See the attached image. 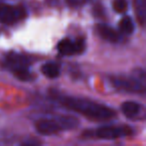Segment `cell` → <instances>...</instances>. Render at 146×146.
I'll return each mask as SVG.
<instances>
[{
  "label": "cell",
  "instance_id": "obj_1",
  "mask_svg": "<svg viewBox=\"0 0 146 146\" xmlns=\"http://www.w3.org/2000/svg\"><path fill=\"white\" fill-rule=\"evenodd\" d=\"M57 99L67 109L82 114L89 119L104 121L115 116V111L113 109L91 100L70 96H58Z\"/></svg>",
  "mask_w": 146,
  "mask_h": 146
},
{
  "label": "cell",
  "instance_id": "obj_2",
  "mask_svg": "<svg viewBox=\"0 0 146 146\" xmlns=\"http://www.w3.org/2000/svg\"><path fill=\"white\" fill-rule=\"evenodd\" d=\"M78 120L73 116H60L54 119H43L36 123V130L41 135H53L61 130L73 129Z\"/></svg>",
  "mask_w": 146,
  "mask_h": 146
},
{
  "label": "cell",
  "instance_id": "obj_3",
  "mask_svg": "<svg viewBox=\"0 0 146 146\" xmlns=\"http://www.w3.org/2000/svg\"><path fill=\"white\" fill-rule=\"evenodd\" d=\"M7 65L13 71L14 75L18 79L27 81L31 78L29 72L30 60L26 56L16 52H11L6 57Z\"/></svg>",
  "mask_w": 146,
  "mask_h": 146
},
{
  "label": "cell",
  "instance_id": "obj_4",
  "mask_svg": "<svg viewBox=\"0 0 146 146\" xmlns=\"http://www.w3.org/2000/svg\"><path fill=\"white\" fill-rule=\"evenodd\" d=\"M26 16V11L22 6L0 4V22L3 24H15Z\"/></svg>",
  "mask_w": 146,
  "mask_h": 146
},
{
  "label": "cell",
  "instance_id": "obj_5",
  "mask_svg": "<svg viewBox=\"0 0 146 146\" xmlns=\"http://www.w3.org/2000/svg\"><path fill=\"white\" fill-rule=\"evenodd\" d=\"M133 133L132 128L129 126H102L96 130V136L100 139H116L119 137L130 136Z\"/></svg>",
  "mask_w": 146,
  "mask_h": 146
},
{
  "label": "cell",
  "instance_id": "obj_6",
  "mask_svg": "<svg viewBox=\"0 0 146 146\" xmlns=\"http://www.w3.org/2000/svg\"><path fill=\"white\" fill-rule=\"evenodd\" d=\"M59 53L64 56H72V55L80 54L85 49V42L82 38L77 40H71L69 38H65L61 40L57 45Z\"/></svg>",
  "mask_w": 146,
  "mask_h": 146
},
{
  "label": "cell",
  "instance_id": "obj_7",
  "mask_svg": "<svg viewBox=\"0 0 146 146\" xmlns=\"http://www.w3.org/2000/svg\"><path fill=\"white\" fill-rule=\"evenodd\" d=\"M113 84L117 88L122 90H125L128 92H134V93H143L144 85L137 79L134 78H125V77H118L114 78L112 80Z\"/></svg>",
  "mask_w": 146,
  "mask_h": 146
},
{
  "label": "cell",
  "instance_id": "obj_8",
  "mask_svg": "<svg viewBox=\"0 0 146 146\" xmlns=\"http://www.w3.org/2000/svg\"><path fill=\"white\" fill-rule=\"evenodd\" d=\"M96 32H97V34L102 39H104L106 41H109V42L115 43L119 40L118 33L113 28H111V27L106 24H98L96 26Z\"/></svg>",
  "mask_w": 146,
  "mask_h": 146
},
{
  "label": "cell",
  "instance_id": "obj_9",
  "mask_svg": "<svg viewBox=\"0 0 146 146\" xmlns=\"http://www.w3.org/2000/svg\"><path fill=\"white\" fill-rule=\"evenodd\" d=\"M121 110L124 113V115L128 118H133L139 114L141 111V105L137 102L134 101H126L122 103Z\"/></svg>",
  "mask_w": 146,
  "mask_h": 146
},
{
  "label": "cell",
  "instance_id": "obj_10",
  "mask_svg": "<svg viewBox=\"0 0 146 146\" xmlns=\"http://www.w3.org/2000/svg\"><path fill=\"white\" fill-rule=\"evenodd\" d=\"M41 71L46 77L48 78H56L60 74V68L59 65L54 62H47L41 67Z\"/></svg>",
  "mask_w": 146,
  "mask_h": 146
},
{
  "label": "cell",
  "instance_id": "obj_11",
  "mask_svg": "<svg viewBox=\"0 0 146 146\" xmlns=\"http://www.w3.org/2000/svg\"><path fill=\"white\" fill-rule=\"evenodd\" d=\"M119 28L124 34H131L134 31V23L132 19L128 16L122 18L119 22Z\"/></svg>",
  "mask_w": 146,
  "mask_h": 146
},
{
  "label": "cell",
  "instance_id": "obj_12",
  "mask_svg": "<svg viewBox=\"0 0 146 146\" xmlns=\"http://www.w3.org/2000/svg\"><path fill=\"white\" fill-rule=\"evenodd\" d=\"M128 8V4L126 0H114L113 1V9L118 13L126 12Z\"/></svg>",
  "mask_w": 146,
  "mask_h": 146
},
{
  "label": "cell",
  "instance_id": "obj_13",
  "mask_svg": "<svg viewBox=\"0 0 146 146\" xmlns=\"http://www.w3.org/2000/svg\"><path fill=\"white\" fill-rule=\"evenodd\" d=\"M136 4L138 5L137 14H138V16L140 17V19L143 21L144 17H145V2H144V0H137Z\"/></svg>",
  "mask_w": 146,
  "mask_h": 146
},
{
  "label": "cell",
  "instance_id": "obj_14",
  "mask_svg": "<svg viewBox=\"0 0 146 146\" xmlns=\"http://www.w3.org/2000/svg\"><path fill=\"white\" fill-rule=\"evenodd\" d=\"M88 0H66L67 4L71 7H78L85 4Z\"/></svg>",
  "mask_w": 146,
  "mask_h": 146
}]
</instances>
